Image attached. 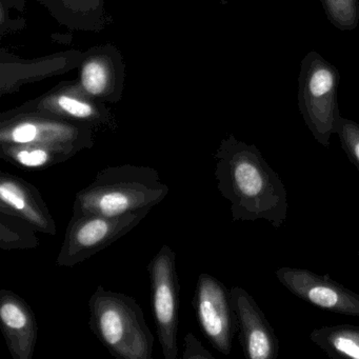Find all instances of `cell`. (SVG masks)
Masks as SVG:
<instances>
[{
	"mask_svg": "<svg viewBox=\"0 0 359 359\" xmlns=\"http://www.w3.org/2000/svg\"><path fill=\"white\" fill-rule=\"evenodd\" d=\"M193 306L201 331L210 344L222 354L230 355L233 337L238 331L230 290L213 275L201 273L197 279Z\"/></svg>",
	"mask_w": 359,
	"mask_h": 359,
	"instance_id": "cell-7",
	"label": "cell"
},
{
	"mask_svg": "<svg viewBox=\"0 0 359 359\" xmlns=\"http://www.w3.org/2000/svg\"><path fill=\"white\" fill-rule=\"evenodd\" d=\"M239 342L247 359H276L279 341L274 329L251 294L238 285L230 289Z\"/></svg>",
	"mask_w": 359,
	"mask_h": 359,
	"instance_id": "cell-9",
	"label": "cell"
},
{
	"mask_svg": "<svg viewBox=\"0 0 359 359\" xmlns=\"http://www.w3.org/2000/svg\"><path fill=\"white\" fill-rule=\"evenodd\" d=\"M310 339L331 358L359 359V327L323 325L310 334Z\"/></svg>",
	"mask_w": 359,
	"mask_h": 359,
	"instance_id": "cell-13",
	"label": "cell"
},
{
	"mask_svg": "<svg viewBox=\"0 0 359 359\" xmlns=\"http://www.w3.org/2000/svg\"><path fill=\"white\" fill-rule=\"evenodd\" d=\"M90 327L112 356L151 359L154 336L131 296L98 285L89 299Z\"/></svg>",
	"mask_w": 359,
	"mask_h": 359,
	"instance_id": "cell-3",
	"label": "cell"
},
{
	"mask_svg": "<svg viewBox=\"0 0 359 359\" xmlns=\"http://www.w3.org/2000/svg\"><path fill=\"white\" fill-rule=\"evenodd\" d=\"M338 85L339 74L333 65L315 51L304 56L298 77V107L313 137L323 147L330 146L341 118Z\"/></svg>",
	"mask_w": 359,
	"mask_h": 359,
	"instance_id": "cell-4",
	"label": "cell"
},
{
	"mask_svg": "<svg viewBox=\"0 0 359 359\" xmlns=\"http://www.w3.org/2000/svg\"><path fill=\"white\" fill-rule=\"evenodd\" d=\"M358 257H359V252H358Z\"/></svg>",
	"mask_w": 359,
	"mask_h": 359,
	"instance_id": "cell-20",
	"label": "cell"
},
{
	"mask_svg": "<svg viewBox=\"0 0 359 359\" xmlns=\"http://www.w3.org/2000/svg\"><path fill=\"white\" fill-rule=\"evenodd\" d=\"M218 191L230 203L233 222L266 220L278 229L287 216L285 184L257 147L230 136L215 154Z\"/></svg>",
	"mask_w": 359,
	"mask_h": 359,
	"instance_id": "cell-1",
	"label": "cell"
},
{
	"mask_svg": "<svg viewBox=\"0 0 359 359\" xmlns=\"http://www.w3.org/2000/svg\"><path fill=\"white\" fill-rule=\"evenodd\" d=\"M150 211L104 216L100 214H73L56 264L73 268L118 241L133 230Z\"/></svg>",
	"mask_w": 359,
	"mask_h": 359,
	"instance_id": "cell-5",
	"label": "cell"
},
{
	"mask_svg": "<svg viewBox=\"0 0 359 359\" xmlns=\"http://www.w3.org/2000/svg\"><path fill=\"white\" fill-rule=\"evenodd\" d=\"M74 153L56 147L39 144H3L1 156L15 167L27 170H45L65 163Z\"/></svg>",
	"mask_w": 359,
	"mask_h": 359,
	"instance_id": "cell-12",
	"label": "cell"
},
{
	"mask_svg": "<svg viewBox=\"0 0 359 359\" xmlns=\"http://www.w3.org/2000/svg\"><path fill=\"white\" fill-rule=\"evenodd\" d=\"M58 104L65 112L76 117V118H89L93 115V110L89 104L79 102V100H73V98L67 97V96L60 97L58 100Z\"/></svg>",
	"mask_w": 359,
	"mask_h": 359,
	"instance_id": "cell-19",
	"label": "cell"
},
{
	"mask_svg": "<svg viewBox=\"0 0 359 359\" xmlns=\"http://www.w3.org/2000/svg\"><path fill=\"white\" fill-rule=\"evenodd\" d=\"M338 137L351 163L359 170V125L341 117L338 123Z\"/></svg>",
	"mask_w": 359,
	"mask_h": 359,
	"instance_id": "cell-16",
	"label": "cell"
},
{
	"mask_svg": "<svg viewBox=\"0 0 359 359\" xmlns=\"http://www.w3.org/2000/svg\"><path fill=\"white\" fill-rule=\"evenodd\" d=\"M0 327L14 359H32L39 338L36 316L30 304L10 290L0 291Z\"/></svg>",
	"mask_w": 359,
	"mask_h": 359,
	"instance_id": "cell-10",
	"label": "cell"
},
{
	"mask_svg": "<svg viewBox=\"0 0 359 359\" xmlns=\"http://www.w3.org/2000/svg\"><path fill=\"white\" fill-rule=\"evenodd\" d=\"M37 230L15 214L0 207V248L4 251L36 249Z\"/></svg>",
	"mask_w": 359,
	"mask_h": 359,
	"instance_id": "cell-14",
	"label": "cell"
},
{
	"mask_svg": "<svg viewBox=\"0 0 359 359\" xmlns=\"http://www.w3.org/2000/svg\"><path fill=\"white\" fill-rule=\"evenodd\" d=\"M158 172L148 165L107 167L75 196L73 214L104 216L151 211L169 194Z\"/></svg>",
	"mask_w": 359,
	"mask_h": 359,
	"instance_id": "cell-2",
	"label": "cell"
},
{
	"mask_svg": "<svg viewBox=\"0 0 359 359\" xmlns=\"http://www.w3.org/2000/svg\"><path fill=\"white\" fill-rule=\"evenodd\" d=\"M182 359H214L213 355L201 344V340L189 332L184 337Z\"/></svg>",
	"mask_w": 359,
	"mask_h": 359,
	"instance_id": "cell-18",
	"label": "cell"
},
{
	"mask_svg": "<svg viewBox=\"0 0 359 359\" xmlns=\"http://www.w3.org/2000/svg\"><path fill=\"white\" fill-rule=\"evenodd\" d=\"M0 207L22 218L37 232L55 235V220L36 187L22 177L1 172Z\"/></svg>",
	"mask_w": 359,
	"mask_h": 359,
	"instance_id": "cell-11",
	"label": "cell"
},
{
	"mask_svg": "<svg viewBox=\"0 0 359 359\" xmlns=\"http://www.w3.org/2000/svg\"><path fill=\"white\" fill-rule=\"evenodd\" d=\"M151 285V304L156 325L157 336L165 359L178 356L180 325V279L176 253L163 245L148 266Z\"/></svg>",
	"mask_w": 359,
	"mask_h": 359,
	"instance_id": "cell-6",
	"label": "cell"
},
{
	"mask_svg": "<svg viewBox=\"0 0 359 359\" xmlns=\"http://www.w3.org/2000/svg\"><path fill=\"white\" fill-rule=\"evenodd\" d=\"M83 85L89 93L94 95L102 93L107 85L104 67L95 62L86 65L83 70Z\"/></svg>",
	"mask_w": 359,
	"mask_h": 359,
	"instance_id": "cell-17",
	"label": "cell"
},
{
	"mask_svg": "<svg viewBox=\"0 0 359 359\" xmlns=\"http://www.w3.org/2000/svg\"><path fill=\"white\" fill-rule=\"evenodd\" d=\"M279 283L300 299L336 314L359 317V295L333 280L306 269L283 266L275 272Z\"/></svg>",
	"mask_w": 359,
	"mask_h": 359,
	"instance_id": "cell-8",
	"label": "cell"
},
{
	"mask_svg": "<svg viewBox=\"0 0 359 359\" xmlns=\"http://www.w3.org/2000/svg\"><path fill=\"white\" fill-rule=\"evenodd\" d=\"M325 15L341 31L354 30L359 22L358 0H320Z\"/></svg>",
	"mask_w": 359,
	"mask_h": 359,
	"instance_id": "cell-15",
	"label": "cell"
}]
</instances>
